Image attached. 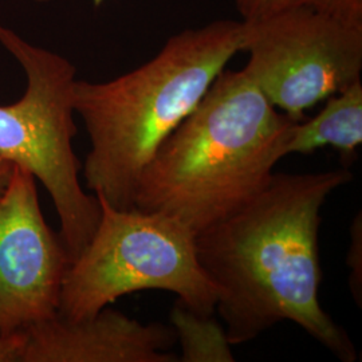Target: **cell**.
Wrapping results in <instances>:
<instances>
[{"label":"cell","mask_w":362,"mask_h":362,"mask_svg":"<svg viewBox=\"0 0 362 362\" xmlns=\"http://www.w3.org/2000/svg\"><path fill=\"white\" fill-rule=\"evenodd\" d=\"M353 179L348 168L272 173L245 207L194 235L202 269L216 286V310L233 346L293 321L342 362L357 361L349 334L322 309L321 208Z\"/></svg>","instance_id":"obj_1"},{"label":"cell","mask_w":362,"mask_h":362,"mask_svg":"<svg viewBox=\"0 0 362 362\" xmlns=\"http://www.w3.org/2000/svg\"><path fill=\"white\" fill-rule=\"evenodd\" d=\"M294 122L243 69H224L143 169L134 208L206 231L267 185Z\"/></svg>","instance_id":"obj_2"},{"label":"cell","mask_w":362,"mask_h":362,"mask_svg":"<svg viewBox=\"0 0 362 362\" xmlns=\"http://www.w3.org/2000/svg\"><path fill=\"white\" fill-rule=\"evenodd\" d=\"M242 21H214L172 35L127 74L106 82L77 79L74 110L90 140L82 165L86 188L113 208H134L143 169L242 52Z\"/></svg>","instance_id":"obj_3"},{"label":"cell","mask_w":362,"mask_h":362,"mask_svg":"<svg viewBox=\"0 0 362 362\" xmlns=\"http://www.w3.org/2000/svg\"><path fill=\"white\" fill-rule=\"evenodd\" d=\"M97 199L101 219L67 269L58 314L86 318L144 290L173 293L194 313L215 314L219 291L199 263L194 233L163 214L117 209Z\"/></svg>","instance_id":"obj_4"},{"label":"cell","mask_w":362,"mask_h":362,"mask_svg":"<svg viewBox=\"0 0 362 362\" xmlns=\"http://www.w3.org/2000/svg\"><path fill=\"white\" fill-rule=\"evenodd\" d=\"M0 45L26 74V91L0 105V158L25 168L43 184L57 209L59 235L71 262L88 246L101 219L95 194L81 185L73 140L77 69L58 52L35 46L0 23Z\"/></svg>","instance_id":"obj_5"},{"label":"cell","mask_w":362,"mask_h":362,"mask_svg":"<svg viewBox=\"0 0 362 362\" xmlns=\"http://www.w3.org/2000/svg\"><path fill=\"white\" fill-rule=\"evenodd\" d=\"M242 21V19H240ZM245 73L294 121L361 79L362 26L310 7L242 21Z\"/></svg>","instance_id":"obj_6"},{"label":"cell","mask_w":362,"mask_h":362,"mask_svg":"<svg viewBox=\"0 0 362 362\" xmlns=\"http://www.w3.org/2000/svg\"><path fill=\"white\" fill-rule=\"evenodd\" d=\"M71 259L39 206L37 179L13 167L0 197V337L58 313Z\"/></svg>","instance_id":"obj_7"},{"label":"cell","mask_w":362,"mask_h":362,"mask_svg":"<svg viewBox=\"0 0 362 362\" xmlns=\"http://www.w3.org/2000/svg\"><path fill=\"white\" fill-rule=\"evenodd\" d=\"M21 362H177L172 326L143 324L109 306L70 320L61 314L27 327Z\"/></svg>","instance_id":"obj_8"},{"label":"cell","mask_w":362,"mask_h":362,"mask_svg":"<svg viewBox=\"0 0 362 362\" xmlns=\"http://www.w3.org/2000/svg\"><path fill=\"white\" fill-rule=\"evenodd\" d=\"M362 144V82L350 85L326 100L324 109L308 121L294 122L286 141L285 156L332 146L341 155L344 168L357 158Z\"/></svg>","instance_id":"obj_9"},{"label":"cell","mask_w":362,"mask_h":362,"mask_svg":"<svg viewBox=\"0 0 362 362\" xmlns=\"http://www.w3.org/2000/svg\"><path fill=\"white\" fill-rule=\"evenodd\" d=\"M170 322L180 344L179 361H235L226 330L212 315H200L177 300L170 311Z\"/></svg>","instance_id":"obj_10"},{"label":"cell","mask_w":362,"mask_h":362,"mask_svg":"<svg viewBox=\"0 0 362 362\" xmlns=\"http://www.w3.org/2000/svg\"><path fill=\"white\" fill-rule=\"evenodd\" d=\"M242 21L258 19L293 7H310L362 26V0H233Z\"/></svg>","instance_id":"obj_11"},{"label":"cell","mask_w":362,"mask_h":362,"mask_svg":"<svg viewBox=\"0 0 362 362\" xmlns=\"http://www.w3.org/2000/svg\"><path fill=\"white\" fill-rule=\"evenodd\" d=\"M362 227L361 214L356 216L351 226V243L346 257V263L351 270L349 286L353 297L357 305L361 308L362 303Z\"/></svg>","instance_id":"obj_12"},{"label":"cell","mask_w":362,"mask_h":362,"mask_svg":"<svg viewBox=\"0 0 362 362\" xmlns=\"http://www.w3.org/2000/svg\"><path fill=\"white\" fill-rule=\"evenodd\" d=\"M25 342V332H18L11 336L0 337V362H21Z\"/></svg>","instance_id":"obj_13"},{"label":"cell","mask_w":362,"mask_h":362,"mask_svg":"<svg viewBox=\"0 0 362 362\" xmlns=\"http://www.w3.org/2000/svg\"><path fill=\"white\" fill-rule=\"evenodd\" d=\"M13 167L15 165L11 164L10 161H7L4 158H0V197L6 192V189L10 184L11 176H13Z\"/></svg>","instance_id":"obj_14"},{"label":"cell","mask_w":362,"mask_h":362,"mask_svg":"<svg viewBox=\"0 0 362 362\" xmlns=\"http://www.w3.org/2000/svg\"><path fill=\"white\" fill-rule=\"evenodd\" d=\"M34 1H37V3H47V1H50V0H34ZM91 1H93L94 7H100V6L104 3L105 0H91Z\"/></svg>","instance_id":"obj_15"}]
</instances>
